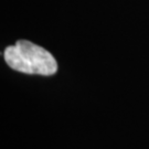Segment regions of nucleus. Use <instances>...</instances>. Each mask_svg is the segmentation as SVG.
<instances>
[{"mask_svg": "<svg viewBox=\"0 0 149 149\" xmlns=\"http://www.w3.org/2000/svg\"><path fill=\"white\" fill-rule=\"evenodd\" d=\"M6 63L11 69L26 74L52 75L58 71L54 56L42 47L27 40H19L5 49Z\"/></svg>", "mask_w": 149, "mask_h": 149, "instance_id": "obj_1", "label": "nucleus"}]
</instances>
